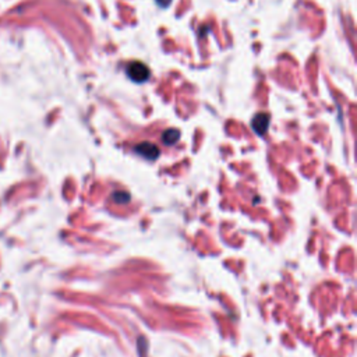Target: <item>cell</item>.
<instances>
[{
	"mask_svg": "<svg viewBox=\"0 0 357 357\" xmlns=\"http://www.w3.org/2000/svg\"><path fill=\"white\" fill-rule=\"evenodd\" d=\"M128 79H133L134 82H145L147 79L151 77V72L150 69L141 62H131L127 64V69H126Z\"/></svg>",
	"mask_w": 357,
	"mask_h": 357,
	"instance_id": "6da1fadb",
	"label": "cell"
},
{
	"mask_svg": "<svg viewBox=\"0 0 357 357\" xmlns=\"http://www.w3.org/2000/svg\"><path fill=\"white\" fill-rule=\"evenodd\" d=\"M135 152L144 158L154 160L159 157V148L151 143H141L135 147Z\"/></svg>",
	"mask_w": 357,
	"mask_h": 357,
	"instance_id": "7a4b0ae2",
	"label": "cell"
},
{
	"mask_svg": "<svg viewBox=\"0 0 357 357\" xmlns=\"http://www.w3.org/2000/svg\"><path fill=\"white\" fill-rule=\"evenodd\" d=\"M268 124H270V116L267 113H258L255 115L253 118V121H251V127L254 130L257 134L264 135L267 128H268Z\"/></svg>",
	"mask_w": 357,
	"mask_h": 357,
	"instance_id": "3957f363",
	"label": "cell"
},
{
	"mask_svg": "<svg viewBox=\"0 0 357 357\" xmlns=\"http://www.w3.org/2000/svg\"><path fill=\"white\" fill-rule=\"evenodd\" d=\"M179 137H180V133L175 130V128H170V130H167L163 133L162 135V140H163V143L167 144V145H173V144L179 140Z\"/></svg>",
	"mask_w": 357,
	"mask_h": 357,
	"instance_id": "277c9868",
	"label": "cell"
},
{
	"mask_svg": "<svg viewBox=\"0 0 357 357\" xmlns=\"http://www.w3.org/2000/svg\"><path fill=\"white\" fill-rule=\"evenodd\" d=\"M113 199L118 202V204H126L130 201V196H128L127 193H121V191H118V193H115L113 194Z\"/></svg>",
	"mask_w": 357,
	"mask_h": 357,
	"instance_id": "5b68a950",
	"label": "cell"
},
{
	"mask_svg": "<svg viewBox=\"0 0 357 357\" xmlns=\"http://www.w3.org/2000/svg\"><path fill=\"white\" fill-rule=\"evenodd\" d=\"M170 1H172V0H157V3H158L159 6H162V7H166V6H169V4H170Z\"/></svg>",
	"mask_w": 357,
	"mask_h": 357,
	"instance_id": "8992f818",
	"label": "cell"
}]
</instances>
